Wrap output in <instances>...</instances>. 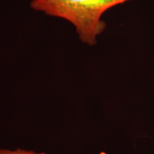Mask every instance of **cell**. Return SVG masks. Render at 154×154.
Masks as SVG:
<instances>
[{"label":"cell","mask_w":154,"mask_h":154,"mask_svg":"<svg viewBox=\"0 0 154 154\" xmlns=\"http://www.w3.org/2000/svg\"><path fill=\"white\" fill-rule=\"evenodd\" d=\"M0 154H47L43 152H36L31 150H25L22 149H17L15 150L0 149Z\"/></svg>","instance_id":"7a4b0ae2"},{"label":"cell","mask_w":154,"mask_h":154,"mask_svg":"<svg viewBox=\"0 0 154 154\" xmlns=\"http://www.w3.org/2000/svg\"><path fill=\"white\" fill-rule=\"evenodd\" d=\"M128 1L131 0H32L30 7L71 23L83 43L95 46L98 37L106 27L102 20L104 13Z\"/></svg>","instance_id":"6da1fadb"}]
</instances>
